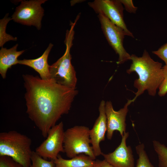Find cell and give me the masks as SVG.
Returning <instances> with one entry per match:
<instances>
[{"mask_svg": "<svg viewBox=\"0 0 167 167\" xmlns=\"http://www.w3.org/2000/svg\"><path fill=\"white\" fill-rule=\"evenodd\" d=\"M23 77L26 113L42 136L46 137L49 131L62 116L68 113L78 92L52 79L45 80L28 74Z\"/></svg>", "mask_w": 167, "mask_h": 167, "instance_id": "obj_1", "label": "cell"}, {"mask_svg": "<svg viewBox=\"0 0 167 167\" xmlns=\"http://www.w3.org/2000/svg\"><path fill=\"white\" fill-rule=\"evenodd\" d=\"M0 167H24L11 157L5 156H0Z\"/></svg>", "mask_w": 167, "mask_h": 167, "instance_id": "obj_20", "label": "cell"}, {"mask_svg": "<svg viewBox=\"0 0 167 167\" xmlns=\"http://www.w3.org/2000/svg\"><path fill=\"white\" fill-rule=\"evenodd\" d=\"M129 136L128 132L124 133L120 144L113 152L108 154L102 153L104 160L113 167H135L131 148L127 146L126 143Z\"/></svg>", "mask_w": 167, "mask_h": 167, "instance_id": "obj_11", "label": "cell"}, {"mask_svg": "<svg viewBox=\"0 0 167 167\" xmlns=\"http://www.w3.org/2000/svg\"><path fill=\"white\" fill-rule=\"evenodd\" d=\"M152 53L163 60L165 65H167V43L161 46L157 50L153 51Z\"/></svg>", "mask_w": 167, "mask_h": 167, "instance_id": "obj_22", "label": "cell"}, {"mask_svg": "<svg viewBox=\"0 0 167 167\" xmlns=\"http://www.w3.org/2000/svg\"><path fill=\"white\" fill-rule=\"evenodd\" d=\"M18 46L17 44L8 49L2 47L0 50V74L4 79L6 78L8 69L18 64V57L24 51V50L17 51Z\"/></svg>", "mask_w": 167, "mask_h": 167, "instance_id": "obj_14", "label": "cell"}, {"mask_svg": "<svg viewBox=\"0 0 167 167\" xmlns=\"http://www.w3.org/2000/svg\"><path fill=\"white\" fill-rule=\"evenodd\" d=\"M53 44L50 43L48 47L40 57L34 59L19 60L18 64L26 65L33 68L39 74L40 78L45 80L51 79L49 72V65L48 58Z\"/></svg>", "mask_w": 167, "mask_h": 167, "instance_id": "obj_13", "label": "cell"}, {"mask_svg": "<svg viewBox=\"0 0 167 167\" xmlns=\"http://www.w3.org/2000/svg\"><path fill=\"white\" fill-rule=\"evenodd\" d=\"M46 0L23 1L17 7L12 16L16 22L28 26H33L40 30L44 10L41 5Z\"/></svg>", "mask_w": 167, "mask_h": 167, "instance_id": "obj_6", "label": "cell"}, {"mask_svg": "<svg viewBox=\"0 0 167 167\" xmlns=\"http://www.w3.org/2000/svg\"><path fill=\"white\" fill-rule=\"evenodd\" d=\"M131 60L132 63L126 72H135L139 76L134 84L137 91L134 98L130 100L131 102H134L145 90L150 95L155 96L164 79L162 63L153 60L145 50L141 57L131 55Z\"/></svg>", "mask_w": 167, "mask_h": 167, "instance_id": "obj_2", "label": "cell"}, {"mask_svg": "<svg viewBox=\"0 0 167 167\" xmlns=\"http://www.w3.org/2000/svg\"><path fill=\"white\" fill-rule=\"evenodd\" d=\"M98 17L106 39L118 55L117 64H122L128 60H131V55L126 52L123 45V40L126 35L123 31L104 15L98 14Z\"/></svg>", "mask_w": 167, "mask_h": 167, "instance_id": "obj_7", "label": "cell"}, {"mask_svg": "<svg viewBox=\"0 0 167 167\" xmlns=\"http://www.w3.org/2000/svg\"><path fill=\"white\" fill-rule=\"evenodd\" d=\"M54 161V167H92L95 160L84 154H80L70 159H64L59 154Z\"/></svg>", "mask_w": 167, "mask_h": 167, "instance_id": "obj_15", "label": "cell"}, {"mask_svg": "<svg viewBox=\"0 0 167 167\" xmlns=\"http://www.w3.org/2000/svg\"><path fill=\"white\" fill-rule=\"evenodd\" d=\"M79 19L76 17L74 22H71V28L66 31L64 41L66 49L64 54L49 67L51 79L72 89H76L77 79L75 71L71 63L70 50L74 39V28Z\"/></svg>", "mask_w": 167, "mask_h": 167, "instance_id": "obj_4", "label": "cell"}, {"mask_svg": "<svg viewBox=\"0 0 167 167\" xmlns=\"http://www.w3.org/2000/svg\"><path fill=\"white\" fill-rule=\"evenodd\" d=\"M135 150L138 156L136 167H154L150 162L144 149L143 143L140 144L136 146Z\"/></svg>", "mask_w": 167, "mask_h": 167, "instance_id": "obj_18", "label": "cell"}, {"mask_svg": "<svg viewBox=\"0 0 167 167\" xmlns=\"http://www.w3.org/2000/svg\"><path fill=\"white\" fill-rule=\"evenodd\" d=\"M8 14L6 15L4 17L0 20V47H2L7 42L11 41H16L17 38L7 34L6 32L7 25L11 18L8 17Z\"/></svg>", "mask_w": 167, "mask_h": 167, "instance_id": "obj_16", "label": "cell"}, {"mask_svg": "<svg viewBox=\"0 0 167 167\" xmlns=\"http://www.w3.org/2000/svg\"><path fill=\"white\" fill-rule=\"evenodd\" d=\"M105 102L102 100L99 107V116L92 128L90 130L91 144L96 157L101 155L100 143L105 140L107 131V118L105 112Z\"/></svg>", "mask_w": 167, "mask_h": 167, "instance_id": "obj_12", "label": "cell"}, {"mask_svg": "<svg viewBox=\"0 0 167 167\" xmlns=\"http://www.w3.org/2000/svg\"><path fill=\"white\" fill-rule=\"evenodd\" d=\"M96 13L104 15L113 24L121 28L125 35L134 38L127 28L123 18V8L119 0H95L88 2Z\"/></svg>", "mask_w": 167, "mask_h": 167, "instance_id": "obj_9", "label": "cell"}, {"mask_svg": "<svg viewBox=\"0 0 167 167\" xmlns=\"http://www.w3.org/2000/svg\"><path fill=\"white\" fill-rule=\"evenodd\" d=\"M131 102L129 100L124 107L118 111H115L110 101H107L105 104V112L107 118V137L111 140L114 132H119L122 136L126 132V117L128 111V107Z\"/></svg>", "mask_w": 167, "mask_h": 167, "instance_id": "obj_10", "label": "cell"}, {"mask_svg": "<svg viewBox=\"0 0 167 167\" xmlns=\"http://www.w3.org/2000/svg\"></svg>", "mask_w": 167, "mask_h": 167, "instance_id": "obj_25", "label": "cell"}, {"mask_svg": "<svg viewBox=\"0 0 167 167\" xmlns=\"http://www.w3.org/2000/svg\"><path fill=\"white\" fill-rule=\"evenodd\" d=\"M64 132L62 122L56 124L49 129L46 139L36 148L35 152L44 159L55 160L60 152H64Z\"/></svg>", "mask_w": 167, "mask_h": 167, "instance_id": "obj_8", "label": "cell"}, {"mask_svg": "<svg viewBox=\"0 0 167 167\" xmlns=\"http://www.w3.org/2000/svg\"><path fill=\"white\" fill-rule=\"evenodd\" d=\"M164 79L159 88L158 94L160 96H164L167 93V65L162 67Z\"/></svg>", "mask_w": 167, "mask_h": 167, "instance_id": "obj_21", "label": "cell"}, {"mask_svg": "<svg viewBox=\"0 0 167 167\" xmlns=\"http://www.w3.org/2000/svg\"><path fill=\"white\" fill-rule=\"evenodd\" d=\"M31 139L15 131L0 133V156L10 157L24 167H30L33 151Z\"/></svg>", "mask_w": 167, "mask_h": 167, "instance_id": "obj_3", "label": "cell"}, {"mask_svg": "<svg viewBox=\"0 0 167 167\" xmlns=\"http://www.w3.org/2000/svg\"><path fill=\"white\" fill-rule=\"evenodd\" d=\"M125 7V9L129 13H135L137 7L135 6L131 0H119Z\"/></svg>", "mask_w": 167, "mask_h": 167, "instance_id": "obj_23", "label": "cell"}, {"mask_svg": "<svg viewBox=\"0 0 167 167\" xmlns=\"http://www.w3.org/2000/svg\"><path fill=\"white\" fill-rule=\"evenodd\" d=\"M30 167H54V160H48L41 157L35 152L33 151Z\"/></svg>", "mask_w": 167, "mask_h": 167, "instance_id": "obj_19", "label": "cell"}, {"mask_svg": "<svg viewBox=\"0 0 167 167\" xmlns=\"http://www.w3.org/2000/svg\"><path fill=\"white\" fill-rule=\"evenodd\" d=\"M90 130L84 126H75L64 132L63 147L64 152L70 158L84 154L95 160L96 158L90 146Z\"/></svg>", "mask_w": 167, "mask_h": 167, "instance_id": "obj_5", "label": "cell"}, {"mask_svg": "<svg viewBox=\"0 0 167 167\" xmlns=\"http://www.w3.org/2000/svg\"><path fill=\"white\" fill-rule=\"evenodd\" d=\"M92 167H113L105 160H97L95 161V163Z\"/></svg>", "mask_w": 167, "mask_h": 167, "instance_id": "obj_24", "label": "cell"}, {"mask_svg": "<svg viewBox=\"0 0 167 167\" xmlns=\"http://www.w3.org/2000/svg\"><path fill=\"white\" fill-rule=\"evenodd\" d=\"M153 145L158 157L159 167H167V147L156 140L153 141Z\"/></svg>", "mask_w": 167, "mask_h": 167, "instance_id": "obj_17", "label": "cell"}]
</instances>
